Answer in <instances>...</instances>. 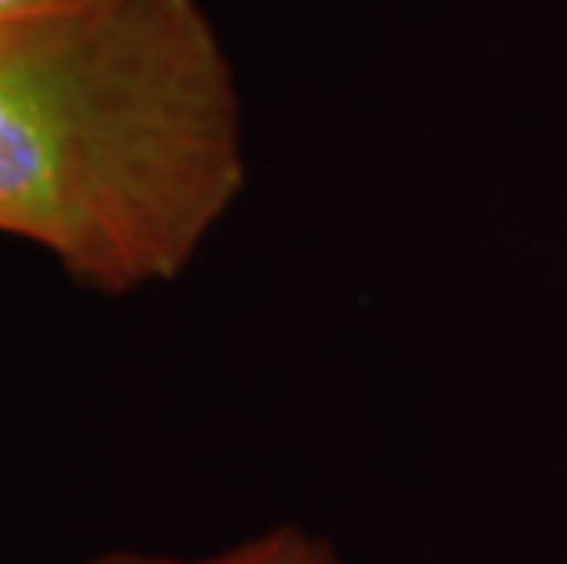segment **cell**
Segmentation results:
<instances>
[{
    "instance_id": "cell-1",
    "label": "cell",
    "mask_w": 567,
    "mask_h": 564,
    "mask_svg": "<svg viewBox=\"0 0 567 564\" xmlns=\"http://www.w3.org/2000/svg\"><path fill=\"white\" fill-rule=\"evenodd\" d=\"M243 187V106L198 0L0 11V235L128 297L179 279Z\"/></svg>"
},
{
    "instance_id": "cell-2",
    "label": "cell",
    "mask_w": 567,
    "mask_h": 564,
    "mask_svg": "<svg viewBox=\"0 0 567 564\" xmlns=\"http://www.w3.org/2000/svg\"><path fill=\"white\" fill-rule=\"evenodd\" d=\"M84 564H348L330 539L305 524H271L264 532L202 557L147 554V550H106Z\"/></svg>"
},
{
    "instance_id": "cell-3",
    "label": "cell",
    "mask_w": 567,
    "mask_h": 564,
    "mask_svg": "<svg viewBox=\"0 0 567 564\" xmlns=\"http://www.w3.org/2000/svg\"><path fill=\"white\" fill-rule=\"evenodd\" d=\"M19 4H30V0H0V11H8V8H19Z\"/></svg>"
}]
</instances>
